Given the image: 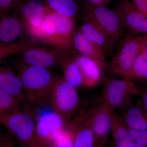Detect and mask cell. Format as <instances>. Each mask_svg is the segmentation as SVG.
<instances>
[{
    "label": "cell",
    "instance_id": "1",
    "mask_svg": "<svg viewBox=\"0 0 147 147\" xmlns=\"http://www.w3.org/2000/svg\"><path fill=\"white\" fill-rule=\"evenodd\" d=\"M16 69L23 84L26 102L38 105L49 104L50 91L57 77L51 69L21 61Z\"/></svg>",
    "mask_w": 147,
    "mask_h": 147
},
{
    "label": "cell",
    "instance_id": "2",
    "mask_svg": "<svg viewBox=\"0 0 147 147\" xmlns=\"http://www.w3.org/2000/svg\"><path fill=\"white\" fill-rule=\"evenodd\" d=\"M50 10V9H49ZM74 18L59 15L49 10L38 29L40 40L62 51H76L73 44Z\"/></svg>",
    "mask_w": 147,
    "mask_h": 147
},
{
    "label": "cell",
    "instance_id": "3",
    "mask_svg": "<svg viewBox=\"0 0 147 147\" xmlns=\"http://www.w3.org/2000/svg\"><path fill=\"white\" fill-rule=\"evenodd\" d=\"M119 42L117 52L111 56L105 70L121 79L147 45V35L125 34Z\"/></svg>",
    "mask_w": 147,
    "mask_h": 147
},
{
    "label": "cell",
    "instance_id": "4",
    "mask_svg": "<svg viewBox=\"0 0 147 147\" xmlns=\"http://www.w3.org/2000/svg\"><path fill=\"white\" fill-rule=\"evenodd\" d=\"M49 104L66 122L80 112L82 101L77 90L63 77H57L50 91Z\"/></svg>",
    "mask_w": 147,
    "mask_h": 147
},
{
    "label": "cell",
    "instance_id": "5",
    "mask_svg": "<svg viewBox=\"0 0 147 147\" xmlns=\"http://www.w3.org/2000/svg\"><path fill=\"white\" fill-rule=\"evenodd\" d=\"M102 100L115 109L124 111L133 105L132 100L139 94L138 85L125 79L107 78L103 80Z\"/></svg>",
    "mask_w": 147,
    "mask_h": 147
},
{
    "label": "cell",
    "instance_id": "6",
    "mask_svg": "<svg viewBox=\"0 0 147 147\" xmlns=\"http://www.w3.org/2000/svg\"><path fill=\"white\" fill-rule=\"evenodd\" d=\"M0 122L20 147H29L31 143L35 126L34 118L28 109L1 116Z\"/></svg>",
    "mask_w": 147,
    "mask_h": 147
},
{
    "label": "cell",
    "instance_id": "7",
    "mask_svg": "<svg viewBox=\"0 0 147 147\" xmlns=\"http://www.w3.org/2000/svg\"><path fill=\"white\" fill-rule=\"evenodd\" d=\"M67 122L55 112L40 117L36 123L29 147H46L51 144L65 129Z\"/></svg>",
    "mask_w": 147,
    "mask_h": 147
},
{
    "label": "cell",
    "instance_id": "8",
    "mask_svg": "<svg viewBox=\"0 0 147 147\" xmlns=\"http://www.w3.org/2000/svg\"><path fill=\"white\" fill-rule=\"evenodd\" d=\"M84 9L107 32L115 45L119 42L125 34V28L122 18L117 11L87 2L84 4Z\"/></svg>",
    "mask_w": 147,
    "mask_h": 147
},
{
    "label": "cell",
    "instance_id": "9",
    "mask_svg": "<svg viewBox=\"0 0 147 147\" xmlns=\"http://www.w3.org/2000/svg\"><path fill=\"white\" fill-rule=\"evenodd\" d=\"M86 115L94 135V147H103L112 129L110 106L102 100L99 105L86 110Z\"/></svg>",
    "mask_w": 147,
    "mask_h": 147
},
{
    "label": "cell",
    "instance_id": "10",
    "mask_svg": "<svg viewBox=\"0 0 147 147\" xmlns=\"http://www.w3.org/2000/svg\"><path fill=\"white\" fill-rule=\"evenodd\" d=\"M115 9L123 20L125 34L147 35V17L137 10L130 0H118Z\"/></svg>",
    "mask_w": 147,
    "mask_h": 147
},
{
    "label": "cell",
    "instance_id": "11",
    "mask_svg": "<svg viewBox=\"0 0 147 147\" xmlns=\"http://www.w3.org/2000/svg\"><path fill=\"white\" fill-rule=\"evenodd\" d=\"M83 22L79 28L82 34L90 41L101 47L106 54L111 55L115 45L111 37L94 18L84 9Z\"/></svg>",
    "mask_w": 147,
    "mask_h": 147
},
{
    "label": "cell",
    "instance_id": "12",
    "mask_svg": "<svg viewBox=\"0 0 147 147\" xmlns=\"http://www.w3.org/2000/svg\"><path fill=\"white\" fill-rule=\"evenodd\" d=\"M22 62L49 69L61 66V50L56 49L50 51L34 46L22 53Z\"/></svg>",
    "mask_w": 147,
    "mask_h": 147
},
{
    "label": "cell",
    "instance_id": "13",
    "mask_svg": "<svg viewBox=\"0 0 147 147\" xmlns=\"http://www.w3.org/2000/svg\"><path fill=\"white\" fill-rule=\"evenodd\" d=\"M74 47L79 54L94 61L102 69H105L107 62V55L101 47L90 41L82 34L79 29H75L73 36Z\"/></svg>",
    "mask_w": 147,
    "mask_h": 147
},
{
    "label": "cell",
    "instance_id": "14",
    "mask_svg": "<svg viewBox=\"0 0 147 147\" xmlns=\"http://www.w3.org/2000/svg\"><path fill=\"white\" fill-rule=\"evenodd\" d=\"M16 10L29 28L40 26L48 12L45 3L40 0H25Z\"/></svg>",
    "mask_w": 147,
    "mask_h": 147
},
{
    "label": "cell",
    "instance_id": "15",
    "mask_svg": "<svg viewBox=\"0 0 147 147\" xmlns=\"http://www.w3.org/2000/svg\"><path fill=\"white\" fill-rule=\"evenodd\" d=\"M67 125L74 132L73 147H94L93 132L86 115V110H81L73 120L69 121Z\"/></svg>",
    "mask_w": 147,
    "mask_h": 147
},
{
    "label": "cell",
    "instance_id": "16",
    "mask_svg": "<svg viewBox=\"0 0 147 147\" xmlns=\"http://www.w3.org/2000/svg\"><path fill=\"white\" fill-rule=\"evenodd\" d=\"M74 58L83 78V86L87 88L97 86L103 81L101 68L90 58L76 53Z\"/></svg>",
    "mask_w": 147,
    "mask_h": 147
},
{
    "label": "cell",
    "instance_id": "17",
    "mask_svg": "<svg viewBox=\"0 0 147 147\" xmlns=\"http://www.w3.org/2000/svg\"><path fill=\"white\" fill-rule=\"evenodd\" d=\"M0 88L11 95L21 103H26L21 78L11 67L2 66L0 67Z\"/></svg>",
    "mask_w": 147,
    "mask_h": 147
},
{
    "label": "cell",
    "instance_id": "18",
    "mask_svg": "<svg viewBox=\"0 0 147 147\" xmlns=\"http://www.w3.org/2000/svg\"><path fill=\"white\" fill-rule=\"evenodd\" d=\"M76 52L61 50V66L62 68L64 79L77 90L83 86V78L74 59V55Z\"/></svg>",
    "mask_w": 147,
    "mask_h": 147
},
{
    "label": "cell",
    "instance_id": "19",
    "mask_svg": "<svg viewBox=\"0 0 147 147\" xmlns=\"http://www.w3.org/2000/svg\"><path fill=\"white\" fill-rule=\"evenodd\" d=\"M112 119L111 133L115 147H129L133 140L131 139L128 127L125 122L123 117L120 116L116 109L110 106Z\"/></svg>",
    "mask_w": 147,
    "mask_h": 147
},
{
    "label": "cell",
    "instance_id": "20",
    "mask_svg": "<svg viewBox=\"0 0 147 147\" xmlns=\"http://www.w3.org/2000/svg\"><path fill=\"white\" fill-rule=\"evenodd\" d=\"M0 40L1 43L14 42L24 31V26L18 17L8 14L1 16Z\"/></svg>",
    "mask_w": 147,
    "mask_h": 147
},
{
    "label": "cell",
    "instance_id": "21",
    "mask_svg": "<svg viewBox=\"0 0 147 147\" xmlns=\"http://www.w3.org/2000/svg\"><path fill=\"white\" fill-rule=\"evenodd\" d=\"M125 111L123 118L129 129L138 131L147 130V110L141 99Z\"/></svg>",
    "mask_w": 147,
    "mask_h": 147
},
{
    "label": "cell",
    "instance_id": "22",
    "mask_svg": "<svg viewBox=\"0 0 147 147\" xmlns=\"http://www.w3.org/2000/svg\"><path fill=\"white\" fill-rule=\"evenodd\" d=\"M47 8L62 16L74 18L78 12L76 0H45Z\"/></svg>",
    "mask_w": 147,
    "mask_h": 147
},
{
    "label": "cell",
    "instance_id": "23",
    "mask_svg": "<svg viewBox=\"0 0 147 147\" xmlns=\"http://www.w3.org/2000/svg\"><path fill=\"white\" fill-rule=\"evenodd\" d=\"M21 104L11 95L0 88V117L23 110Z\"/></svg>",
    "mask_w": 147,
    "mask_h": 147
},
{
    "label": "cell",
    "instance_id": "24",
    "mask_svg": "<svg viewBox=\"0 0 147 147\" xmlns=\"http://www.w3.org/2000/svg\"><path fill=\"white\" fill-rule=\"evenodd\" d=\"M121 79L134 82L147 81V61L137 59Z\"/></svg>",
    "mask_w": 147,
    "mask_h": 147
},
{
    "label": "cell",
    "instance_id": "25",
    "mask_svg": "<svg viewBox=\"0 0 147 147\" xmlns=\"http://www.w3.org/2000/svg\"><path fill=\"white\" fill-rule=\"evenodd\" d=\"M34 40L21 42H13L9 43H1L0 46V60H3L5 58L11 54L23 53L30 47L35 46Z\"/></svg>",
    "mask_w": 147,
    "mask_h": 147
},
{
    "label": "cell",
    "instance_id": "26",
    "mask_svg": "<svg viewBox=\"0 0 147 147\" xmlns=\"http://www.w3.org/2000/svg\"><path fill=\"white\" fill-rule=\"evenodd\" d=\"M74 132L66 125L65 129L54 142L53 147H73Z\"/></svg>",
    "mask_w": 147,
    "mask_h": 147
},
{
    "label": "cell",
    "instance_id": "27",
    "mask_svg": "<svg viewBox=\"0 0 147 147\" xmlns=\"http://www.w3.org/2000/svg\"><path fill=\"white\" fill-rule=\"evenodd\" d=\"M25 0H0L1 16L8 14L9 11L16 10Z\"/></svg>",
    "mask_w": 147,
    "mask_h": 147
},
{
    "label": "cell",
    "instance_id": "28",
    "mask_svg": "<svg viewBox=\"0 0 147 147\" xmlns=\"http://www.w3.org/2000/svg\"><path fill=\"white\" fill-rule=\"evenodd\" d=\"M128 129L129 133L133 141L147 146V130L138 131Z\"/></svg>",
    "mask_w": 147,
    "mask_h": 147
},
{
    "label": "cell",
    "instance_id": "29",
    "mask_svg": "<svg viewBox=\"0 0 147 147\" xmlns=\"http://www.w3.org/2000/svg\"><path fill=\"white\" fill-rule=\"evenodd\" d=\"M131 2L137 10L147 17V0H131Z\"/></svg>",
    "mask_w": 147,
    "mask_h": 147
},
{
    "label": "cell",
    "instance_id": "30",
    "mask_svg": "<svg viewBox=\"0 0 147 147\" xmlns=\"http://www.w3.org/2000/svg\"><path fill=\"white\" fill-rule=\"evenodd\" d=\"M0 147H16L11 137L8 135H1Z\"/></svg>",
    "mask_w": 147,
    "mask_h": 147
},
{
    "label": "cell",
    "instance_id": "31",
    "mask_svg": "<svg viewBox=\"0 0 147 147\" xmlns=\"http://www.w3.org/2000/svg\"><path fill=\"white\" fill-rule=\"evenodd\" d=\"M138 87L140 99L147 110V86H140L138 85Z\"/></svg>",
    "mask_w": 147,
    "mask_h": 147
},
{
    "label": "cell",
    "instance_id": "32",
    "mask_svg": "<svg viewBox=\"0 0 147 147\" xmlns=\"http://www.w3.org/2000/svg\"><path fill=\"white\" fill-rule=\"evenodd\" d=\"M111 0H86V2L96 5L105 6Z\"/></svg>",
    "mask_w": 147,
    "mask_h": 147
},
{
    "label": "cell",
    "instance_id": "33",
    "mask_svg": "<svg viewBox=\"0 0 147 147\" xmlns=\"http://www.w3.org/2000/svg\"><path fill=\"white\" fill-rule=\"evenodd\" d=\"M129 147H147V146L141 144L133 141Z\"/></svg>",
    "mask_w": 147,
    "mask_h": 147
},
{
    "label": "cell",
    "instance_id": "34",
    "mask_svg": "<svg viewBox=\"0 0 147 147\" xmlns=\"http://www.w3.org/2000/svg\"><path fill=\"white\" fill-rule=\"evenodd\" d=\"M53 146H54V144H53V143L52 144H51L49 145V146H48L46 147H53Z\"/></svg>",
    "mask_w": 147,
    "mask_h": 147
}]
</instances>
